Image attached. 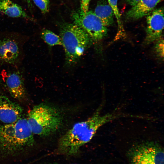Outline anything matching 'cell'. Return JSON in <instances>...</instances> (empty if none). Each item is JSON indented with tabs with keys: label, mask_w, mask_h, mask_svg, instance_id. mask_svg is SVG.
Wrapping results in <instances>:
<instances>
[{
	"label": "cell",
	"mask_w": 164,
	"mask_h": 164,
	"mask_svg": "<svg viewBox=\"0 0 164 164\" xmlns=\"http://www.w3.org/2000/svg\"><path fill=\"white\" fill-rule=\"evenodd\" d=\"M153 46V51L155 56L159 60H163L164 58V40L162 36L155 41Z\"/></svg>",
	"instance_id": "obj_15"
},
{
	"label": "cell",
	"mask_w": 164,
	"mask_h": 164,
	"mask_svg": "<svg viewBox=\"0 0 164 164\" xmlns=\"http://www.w3.org/2000/svg\"><path fill=\"white\" fill-rule=\"evenodd\" d=\"M118 0H108V2L111 7L118 23L119 30H123L121 15L118 6Z\"/></svg>",
	"instance_id": "obj_16"
},
{
	"label": "cell",
	"mask_w": 164,
	"mask_h": 164,
	"mask_svg": "<svg viewBox=\"0 0 164 164\" xmlns=\"http://www.w3.org/2000/svg\"><path fill=\"white\" fill-rule=\"evenodd\" d=\"M48 164H58V163H49Z\"/></svg>",
	"instance_id": "obj_20"
},
{
	"label": "cell",
	"mask_w": 164,
	"mask_h": 164,
	"mask_svg": "<svg viewBox=\"0 0 164 164\" xmlns=\"http://www.w3.org/2000/svg\"><path fill=\"white\" fill-rule=\"evenodd\" d=\"M101 108L87 120L75 124L60 138L57 149L58 152L68 155L77 154L82 146L91 140L100 128L123 116L116 111L101 115Z\"/></svg>",
	"instance_id": "obj_2"
},
{
	"label": "cell",
	"mask_w": 164,
	"mask_h": 164,
	"mask_svg": "<svg viewBox=\"0 0 164 164\" xmlns=\"http://www.w3.org/2000/svg\"><path fill=\"white\" fill-rule=\"evenodd\" d=\"M2 75L11 95L19 100L24 99L26 97V92L23 78L20 72L3 71Z\"/></svg>",
	"instance_id": "obj_9"
},
{
	"label": "cell",
	"mask_w": 164,
	"mask_h": 164,
	"mask_svg": "<svg viewBox=\"0 0 164 164\" xmlns=\"http://www.w3.org/2000/svg\"><path fill=\"white\" fill-rule=\"evenodd\" d=\"M42 12L45 14L48 12L49 8V0H32Z\"/></svg>",
	"instance_id": "obj_17"
},
{
	"label": "cell",
	"mask_w": 164,
	"mask_h": 164,
	"mask_svg": "<svg viewBox=\"0 0 164 164\" xmlns=\"http://www.w3.org/2000/svg\"><path fill=\"white\" fill-rule=\"evenodd\" d=\"M128 154L131 164H164L163 149L154 142L135 145Z\"/></svg>",
	"instance_id": "obj_6"
},
{
	"label": "cell",
	"mask_w": 164,
	"mask_h": 164,
	"mask_svg": "<svg viewBox=\"0 0 164 164\" xmlns=\"http://www.w3.org/2000/svg\"><path fill=\"white\" fill-rule=\"evenodd\" d=\"M161 0H140L126 13L127 21L138 20L148 15L153 10Z\"/></svg>",
	"instance_id": "obj_11"
},
{
	"label": "cell",
	"mask_w": 164,
	"mask_h": 164,
	"mask_svg": "<svg viewBox=\"0 0 164 164\" xmlns=\"http://www.w3.org/2000/svg\"><path fill=\"white\" fill-rule=\"evenodd\" d=\"M80 11L84 13H86L89 10V4L91 0H80Z\"/></svg>",
	"instance_id": "obj_18"
},
{
	"label": "cell",
	"mask_w": 164,
	"mask_h": 164,
	"mask_svg": "<svg viewBox=\"0 0 164 164\" xmlns=\"http://www.w3.org/2000/svg\"><path fill=\"white\" fill-rule=\"evenodd\" d=\"M41 37L50 46L62 45L61 39L60 36L50 30L45 29L41 33Z\"/></svg>",
	"instance_id": "obj_14"
},
{
	"label": "cell",
	"mask_w": 164,
	"mask_h": 164,
	"mask_svg": "<svg viewBox=\"0 0 164 164\" xmlns=\"http://www.w3.org/2000/svg\"><path fill=\"white\" fill-rule=\"evenodd\" d=\"M60 36L65 51V63L69 67L76 64L93 44L88 34L74 24H61Z\"/></svg>",
	"instance_id": "obj_3"
},
{
	"label": "cell",
	"mask_w": 164,
	"mask_h": 164,
	"mask_svg": "<svg viewBox=\"0 0 164 164\" xmlns=\"http://www.w3.org/2000/svg\"><path fill=\"white\" fill-rule=\"evenodd\" d=\"M146 36L143 44L147 45L162 37L164 28V9H154L146 17Z\"/></svg>",
	"instance_id": "obj_8"
},
{
	"label": "cell",
	"mask_w": 164,
	"mask_h": 164,
	"mask_svg": "<svg viewBox=\"0 0 164 164\" xmlns=\"http://www.w3.org/2000/svg\"><path fill=\"white\" fill-rule=\"evenodd\" d=\"M27 119L33 134L42 137L55 132L61 126L63 121L58 109L45 103L34 106L28 114Z\"/></svg>",
	"instance_id": "obj_4"
},
{
	"label": "cell",
	"mask_w": 164,
	"mask_h": 164,
	"mask_svg": "<svg viewBox=\"0 0 164 164\" xmlns=\"http://www.w3.org/2000/svg\"><path fill=\"white\" fill-rule=\"evenodd\" d=\"M27 119L0 121V164H13L30 158L36 142Z\"/></svg>",
	"instance_id": "obj_1"
},
{
	"label": "cell",
	"mask_w": 164,
	"mask_h": 164,
	"mask_svg": "<svg viewBox=\"0 0 164 164\" xmlns=\"http://www.w3.org/2000/svg\"><path fill=\"white\" fill-rule=\"evenodd\" d=\"M128 4L132 6H133L135 4L136 0H125Z\"/></svg>",
	"instance_id": "obj_19"
},
{
	"label": "cell",
	"mask_w": 164,
	"mask_h": 164,
	"mask_svg": "<svg viewBox=\"0 0 164 164\" xmlns=\"http://www.w3.org/2000/svg\"><path fill=\"white\" fill-rule=\"evenodd\" d=\"M22 108L6 96H0V121L5 124L15 123L22 115Z\"/></svg>",
	"instance_id": "obj_10"
},
{
	"label": "cell",
	"mask_w": 164,
	"mask_h": 164,
	"mask_svg": "<svg viewBox=\"0 0 164 164\" xmlns=\"http://www.w3.org/2000/svg\"><path fill=\"white\" fill-rule=\"evenodd\" d=\"M74 24L83 30L90 37L93 44L102 41L107 35L108 27L92 11L84 13L80 10L73 12Z\"/></svg>",
	"instance_id": "obj_7"
},
{
	"label": "cell",
	"mask_w": 164,
	"mask_h": 164,
	"mask_svg": "<svg viewBox=\"0 0 164 164\" xmlns=\"http://www.w3.org/2000/svg\"></svg>",
	"instance_id": "obj_22"
},
{
	"label": "cell",
	"mask_w": 164,
	"mask_h": 164,
	"mask_svg": "<svg viewBox=\"0 0 164 164\" xmlns=\"http://www.w3.org/2000/svg\"><path fill=\"white\" fill-rule=\"evenodd\" d=\"M28 39L15 34L0 35V65L17 66L24 57L23 46Z\"/></svg>",
	"instance_id": "obj_5"
},
{
	"label": "cell",
	"mask_w": 164,
	"mask_h": 164,
	"mask_svg": "<svg viewBox=\"0 0 164 164\" xmlns=\"http://www.w3.org/2000/svg\"><path fill=\"white\" fill-rule=\"evenodd\" d=\"M0 12L10 17L30 19L19 5L10 0H0Z\"/></svg>",
	"instance_id": "obj_13"
},
{
	"label": "cell",
	"mask_w": 164,
	"mask_h": 164,
	"mask_svg": "<svg viewBox=\"0 0 164 164\" xmlns=\"http://www.w3.org/2000/svg\"><path fill=\"white\" fill-rule=\"evenodd\" d=\"M94 12L107 27L113 24L114 14L111 7L106 0H99Z\"/></svg>",
	"instance_id": "obj_12"
},
{
	"label": "cell",
	"mask_w": 164,
	"mask_h": 164,
	"mask_svg": "<svg viewBox=\"0 0 164 164\" xmlns=\"http://www.w3.org/2000/svg\"><path fill=\"white\" fill-rule=\"evenodd\" d=\"M27 0L29 1V0Z\"/></svg>",
	"instance_id": "obj_21"
}]
</instances>
